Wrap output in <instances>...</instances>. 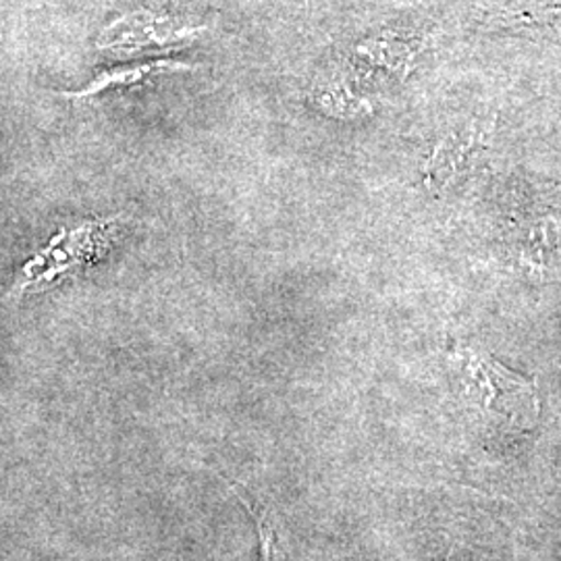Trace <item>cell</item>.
<instances>
[{
    "label": "cell",
    "instance_id": "6da1fadb",
    "mask_svg": "<svg viewBox=\"0 0 561 561\" xmlns=\"http://www.w3.org/2000/svg\"><path fill=\"white\" fill-rule=\"evenodd\" d=\"M458 358L468 393L491 421L516 431L537 421L539 400L530 379L479 352H461Z\"/></svg>",
    "mask_w": 561,
    "mask_h": 561
},
{
    "label": "cell",
    "instance_id": "7a4b0ae2",
    "mask_svg": "<svg viewBox=\"0 0 561 561\" xmlns=\"http://www.w3.org/2000/svg\"><path fill=\"white\" fill-rule=\"evenodd\" d=\"M204 27L181 25L171 20L154 18L148 13H136L121 20L113 21L102 32L99 46L104 50H119V53H146L157 48H169L185 42L194 41Z\"/></svg>",
    "mask_w": 561,
    "mask_h": 561
},
{
    "label": "cell",
    "instance_id": "3957f363",
    "mask_svg": "<svg viewBox=\"0 0 561 561\" xmlns=\"http://www.w3.org/2000/svg\"><path fill=\"white\" fill-rule=\"evenodd\" d=\"M192 69H194V65L175 62V60H152V62L136 65V67H121V69H113V71H104L80 92H60V96L69 99V101L92 99V96H99L102 92H106L108 88H117V85L127 88V85L148 80L150 76L161 73V71H192Z\"/></svg>",
    "mask_w": 561,
    "mask_h": 561
},
{
    "label": "cell",
    "instance_id": "277c9868",
    "mask_svg": "<svg viewBox=\"0 0 561 561\" xmlns=\"http://www.w3.org/2000/svg\"><path fill=\"white\" fill-rule=\"evenodd\" d=\"M240 500L250 510L254 520H256L259 537H261V561H287L283 549H280L279 539H277V528L271 522V516L261 507H256L254 503L245 502L241 495Z\"/></svg>",
    "mask_w": 561,
    "mask_h": 561
}]
</instances>
